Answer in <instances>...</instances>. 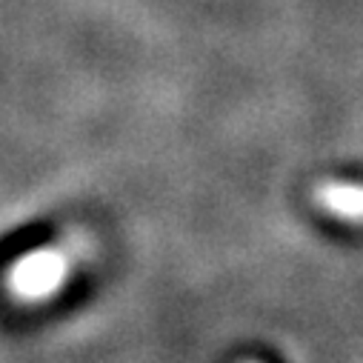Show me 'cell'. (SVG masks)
<instances>
[{"label": "cell", "instance_id": "obj_2", "mask_svg": "<svg viewBox=\"0 0 363 363\" xmlns=\"http://www.w3.org/2000/svg\"><path fill=\"white\" fill-rule=\"evenodd\" d=\"M315 203L349 223H363V184H343V180H326L315 189Z\"/></svg>", "mask_w": 363, "mask_h": 363}, {"label": "cell", "instance_id": "obj_1", "mask_svg": "<svg viewBox=\"0 0 363 363\" xmlns=\"http://www.w3.org/2000/svg\"><path fill=\"white\" fill-rule=\"evenodd\" d=\"M80 249L72 240L38 246L21 255L6 275V289L21 303H43L55 298L63 284L72 278V269L77 263Z\"/></svg>", "mask_w": 363, "mask_h": 363}]
</instances>
